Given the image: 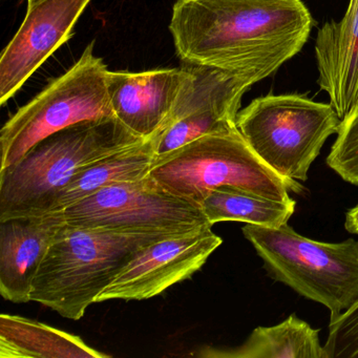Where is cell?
<instances>
[{"mask_svg": "<svg viewBox=\"0 0 358 358\" xmlns=\"http://www.w3.org/2000/svg\"><path fill=\"white\" fill-rule=\"evenodd\" d=\"M312 27L301 0H178L169 31L183 64L236 73L253 85L297 55Z\"/></svg>", "mask_w": 358, "mask_h": 358, "instance_id": "cell-1", "label": "cell"}, {"mask_svg": "<svg viewBox=\"0 0 358 358\" xmlns=\"http://www.w3.org/2000/svg\"><path fill=\"white\" fill-rule=\"evenodd\" d=\"M144 140L115 116L48 136L15 164L0 169V220L52 213L60 192L81 171Z\"/></svg>", "mask_w": 358, "mask_h": 358, "instance_id": "cell-2", "label": "cell"}, {"mask_svg": "<svg viewBox=\"0 0 358 358\" xmlns=\"http://www.w3.org/2000/svg\"><path fill=\"white\" fill-rule=\"evenodd\" d=\"M176 234H127L64 224L39 266L31 301L80 320L142 248Z\"/></svg>", "mask_w": 358, "mask_h": 358, "instance_id": "cell-3", "label": "cell"}, {"mask_svg": "<svg viewBox=\"0 0 358 358\" xmlns=\"http://www.w3.org/2000/svg\"><path fill=\"white\" fill-rule=\"evenodd\" d=\"M148 177L165 192L200 205L217 188L236 187L273 200L301 194V182L278 175L251 150L238 127L203 136L157 157Z\"/></svg>", "mask_w": 358, "mask_h": 358, "instance_id": "cell-4", "label": "cell"}, {"mask_svg": "<svg viewBox=\"0 0 358 358\" xmlns=\"http://www.w3.org/2000/svg\"><path fill=\"white\" fill-rule=\"evenodd\" d=\"M268 276L301 296L324 306L330 320L358 299V241L320 242L280 227L246 224L242 228Z\"/></svg>", "mask_w": 358, "mask_h": 358, "instance_id": "cell-5", "label": "cell"}, {"mask_svg": "<svg viewBox=\"0 0 358 358\" xmlns=\"http://www.w3.org/2000/svg\"><path fill=\"white\" fill-rule=\"evenodd\" d=\"M341 119L330 103L299 94L262 96L240 110L236 124L251 150L282 177L306 182Z\"/></svg>", "mask_w": 358, "mask_h": 358, "instance_id": "cell-6", "label": "cell"}, {"mask_svg": "<svg viewBox=\"0 0 358 358\" xmlns=\"http://www.w3.org/2000/svg\"><path fill=\"white\" fill-rule=\"evenodd\" d=\"M108 68L90 43L78 62L22 106L0 131L1 163L8 169L35 144L83 121L115 116L108 97Z\"/></svg>", "mask_w": 358, "mask_h": 358, "instance_id": "cell-7", "label": "cell"}, {"mask_svg": "<svg viewBox=\"0 0 358 358\" xmlns=\"http://www.w3.org/2000/svg\"><path fill=\"white\" fill-rule=\"evenodd\" d=\"M60 213L70 226L127 234H186L213 227L200 205L165 192L148 176L108 186Z\"/></svg>", "mask_w": 358, "mask_h": 358, "instance_id": "cell-8", "label": "cell"}, {"mask_svg": "<svg viewBox=\"0 0 358 358\" xmlns=\"http://www.w3.org/2000/svg\"><path fill=\"white\" fill-rule=\"evenodd\" d=\"M186 78L164 129L156 135V157L164 156L203 136L236 127L244 77L213 66L183 64Z\"/></svg>", "mask_w": 358, "mask_h": 358, "instance_id": "cell-9", "label": "cell"}, {"mask_svg": "<svg viewBox=\"0 0 358 358\" xmlns=\"http://www.w3.org/2000/svg\"><path fill=\"white\" fill-rule=\"evenodd\" d=\"M211 227L176 234L142 248L102 291L97 303L143 301L194 275L221 246Z\"/></svg>", "mask_w": 358, "mask_h": 358, "instance_id": "cell-10", "label": "cell"}, {"mask_svg": "<svg viewBox=\"0 0 358 358\" xmlns=\"http://www.w3.org/2000/svg\"><path fill=\"white\" fill-rule=\"evenodd\" d=\"M90 1L28 0L24 22L0 57L1 106L71 38L75 24Z\"/></svg>", "mask_w": 358, "mask_h": 358, "instance_id": "cell-11", "label": "cell"}, {"mask_svg": "<svg viewBox=\"0 0 358 358\" xmlns=\"http://www.w3.org/2000/svg\"><path fill=\"white\" fill-rule=\"evenodd\" d=\"M186 71L108 72V97L115 117L131 133L150 139L163 131L183 87Z\"/></svg>", "mask_w": 358, "mask_h": 358, "instance_id": "cell-12", "label": "cell"}, {"mask_svg": "<svg viewBox=\"0 0 358 358\" xmlns=\"http://www.w3.org/2000/svg\"><path fill=\"white\" fill-rule=\"evenodd\" d=\"M64 224L60 211L0 220V293L3 299L15 303L31 301L39 266Z\"/></svg>", "mask_w": 358, "mask_h": 358, "instance_id": "cell-13", "label": "cell"}, {"mask_svg": "<svg viewBox=\"0 0 358 358\" xmlns=\"http://www.w3.org/2000/svg\"><path fill=\"white\" fill-rule=\"evenodd\" d=\"M317 83L341 120L358 101V8L317 31Z\"/></svg>", "mask_w": 358, "mask_h": 358, "instance_id": "cell-14", "label": "cell"}, {"mask_svg": "<svg viewBox=\"0 0 358 358\" xmlns=\"http://www.w3.org/2000/svg\"><path fill=\"white\" fill-rule=\"evenodd\" d=\"M1 358H103L80 337L22 316L0 315Z\"/></svg>", "mask_w": 358, "mask_h": 358, "instance_id": "cell-15", "label": "cell"}, {"mask_svg": "<svg viewBox=\"0 0 358 358\" xmlns=\"http://www.w3.org/2000/svg\"><path fill=\"white\" fill-rule=\"evenodd\" d=\"M314 329L295 314L271 327H257L248 338L234 348H208L204 357L222 358H327Z\"/></svg>", "mask_w": 358, "mask_h": 358, "instance_id": "cell-16", "label": "cell"}, {"mask_svg": "<svg viewBox=\"0 0 358 358\" xmlns=\"http://www.w3.org/2000/svg\"><path fill=\"white\" fill-rule=\"evenodd\" d=\"M156 145L155 136L94 163L62 189L52 213L62 210L108 186L148 177L156 157Z\"/></svg>", "mask_w": 358, "mask_h": 358, "instance_id": "cell-17", "label": "cell"}, {"mask_svg": "<svg viewBox=\"0 0 358 358\" xmlns=\"http://www.w3.org/2000/svg\"><path fill=\"white\" fill-rule=\"evenodd\" d=\"M296 202L259 196L236 187L217 188L201 203V208L211 225L219 222H243L251 225L276 228L284 225L294 213Z\"/></svg>", "mask_w": 358, "mask_h": 358, "instance_id": "cell-18", "label": "cell"}, {"mask_svg": "<svg viewBox=\"0 0 358 358\" xmlns=\"http://www.w3.org/2000/svg\"><path fill=\"white\" fill-rule=\"evenodd\" d=\"M327 163L343 181L358 186V101L341 120Z\"/></svg>", "mask_w": 358, "mask_h": 358, "instance_id": "cell-19", "label": "cell"}, {"mask_svg": "<svg viewBox=\"0 0 358 358\" xmlns=\"http://www.w3.org/2000/svg\"><path fill=\"white\" fill-rule=\"evenodd\" d=\"M324 348L327 358H358V299L330 320Z\"/></svg>", "mask_w": 358, "mask_h": 358, "instance_id": "cell-20", "label": "cell"}, {"mask_svg": "<svg viewBox=\"0 0 358 358\" xmlns=\"http://www.w3.org/2000/svg\"><path fill=\"white\" fill-rule=\"evenodd\" d=\"M345 228L350 234L358 236V205L350 209L345 215Z\"/></svg>", "mask_w": 358, "mask_h": 358, "instance_id": "cell-21", "label": "cell"}, {"mask_svg": "<svg viewBox=\"0 0 358 358\" xmlns=\"http://www.w3.org/2000/svg\"><path fill=\"white\" fill-rule=\"evenodd\" d=\"M357 8H358V0H350L349 6H348L347 11H345V12L354 11V10L357 9Z\"/></svg>", "mask_w": 358, "mask_h": 358, "instance_id": "cell-22", "label": "cell"}]
</instances>
